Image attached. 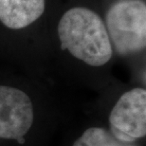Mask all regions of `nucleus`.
Listing matches in <instances>:
<instances>
[{"mask_svg":"<svg viewBox=\"0 0 146 146\" xmlns=\"http://www.w3.org/2000/svg\"><path fill=\"white\" fill-rule=\"evenodd\" d=\"M60 48L73 58L91 68L107 65L114 51L106 25L100 15L89 9L68 10L58 24Z\"/></svg>","mask_w":146,"mask_h":146,"instance_id":"obj_2","label":"nucleus"},{"mask_svg":"<svg viewBox=\"0 0 146 146\" xmlns=\"http://www.w3.org/2000/svg\"><path fill=\"white\" fill-rule=\"evenodd\" d=\"M106 29L113 51L121 56L141 53L146 48V5L141 0H121L106 15Z\"/></svg>","mask_w":146,"mask_h":146,"instance_id":"obj_3","label":"nucleus"},{"mask_svg":"<svg viewBox=\"0 0 146 146\" xmlns=\"http://www.w3.org/2000/svg\"><path fill=\"white\" fill-rule=\"evenodd\" d=\"M46 0H0V22L11 30H21L44 13Z\"/></svg>","mask_w":146,"mask_h":146,"instance_id":"obj_5","label":"nucleus"},{"mask_svg":"<svg viewBox=\"0 0 146 146\" xmlns=\"http://www.w3.org/2000/svg\"><path fill=\"white\" fill-rule=\"evenodd\" d=\"M117 139L139 143L146 137V89L136 86L125 90L114 102L106 125Z\"/></svg>","mask_w":146,"mask_h":146,"instance_id":"obj_4","label":"nucleus"},{"mask_svg":"<svg viewBox=\"0 0 146 146\" xmlns=\"http://www.w3.org/2000/svg\"><path fill=\"white\" fill-rule=\"evenodd\" d=\"M70 146H141V143H125L117 139L106 125L91 124L84 127L73 139Z\"/></svg>","mask_w":146,"mask_h":146,"instance_id":"obj_6","label":"nucleus"},{"mask_svg":"<svg viewBox=\"0 0 146 146\" xmlns=\"http://www.w3.org/2000/svg\"><path fill=\"white\" fill-rule=\"evenodd\" d=\"M60 116L54 99L0 84V146H48L59 127Z\"/></svg>","mask_w":146,"mask_h":146,"instance_id":"obj_1","label":"nucleus"}]
</instances>
